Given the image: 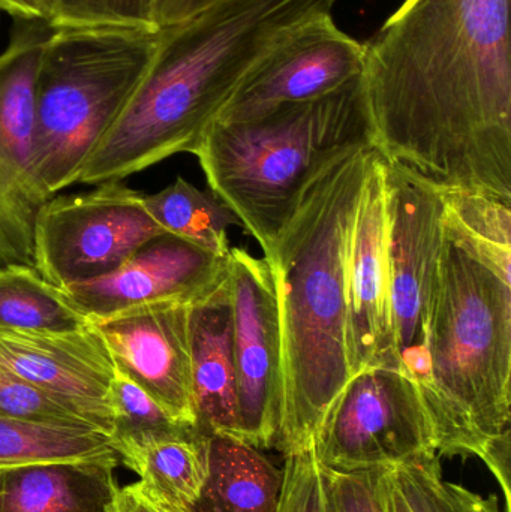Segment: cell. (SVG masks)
<instances>
[{"instance_id": "44dd1931", "label": "cell", "mask_w": 511, "mask_h": 512, "mask_svg": "<svg viewBox=\"0 0 511 512\" xmlns=\"http://www.w3.org/2000/svg\"><path fill=\"white\" fill-rule=\"evenodd\" d=\"M89 325L63 289L47 282L36 268H0V331L69 333Z\"/></svg>"}, {"instance_id": "f546056e", "label": "cell", "mask_w": 511, "mask_h": 512, "mask_svg": "<svg viewBox=\"0 0 511 512\" xmlns=\"http://www.w3.org/2000/svg\"><path fill=\"white\" fill-rule=\"evenodd\" d=\"M219 0H158L155 20L159 29L182 23Z\"/></svg>"}, {"instance_id": "7c38bea8", "label": "cell", "mask_w": 511, "mask_h": 512, "mask_svg": "<svg viewBox=\"0 0 511 512\" xmlns=\"http://www.w3.org/2000/svg\"><path fill=\"white\" fill-rule=\"evenodd\" d=\"M365 45L342 32L332 15L297 29L249 72L218 122L255 119L279 105L335 92L363 74Z\"/></svg>"}, {"instance_id": "8fae6325", "label": "cell", "mask_w": 511, "mask_h": 512, "mask_svg": "<svg viewBox=\"0 0 511 512\" xmlns=\"http://www.w3.org/2000/svg\"><path fill=\"white\" fill-rule=\"evenodd\" d=\"M237 439L275 447L281 427L282 343L275 277L264 258L230 251Z\"/></svg>"}, {"instance_id": "7402d4cb", "label": "cell", "mask_w": 511, "mask_h": 512, "mask_svg": "<svg viewBox=\"0 0 511 512\" xmlns=\"http://www.w3.org/2000/svg\"><path fill=\"white\" fill-rule=\"evenodd\" d=\"M144 206L165 233L219 256L230 255L228 228L242 227L233 210L210 189L200 191L183 177L158 194L144 195Z\"/></svg>"}, {"instance_id": "ac0fdd59", "label": "cell", "mask_w": 511, "mask_h": 512, "mask_svg": "<svg viewBox=\"0 0 511 512\" xmlns=\"http://www.w3.org/2000/svg\"><path fill=\"white\" fill-rule=\"evenodd\" d=\"M117 457L0 469V512H107Z\"/></svg>"}, {"instance_id": "4316f807", "label": "cell", "mask_w": 511, "mask_h": 512, "mask_svg": "<svg viewBox=\"0 0 511 512\" xmlns=\"http://www.w3.org/2000/svg\"><path fill=\"white\" fill-rule=\"evenodd\" d=\"M0 415L53 426H87L0 361Z\"/></svg>"}, {"instance_id": "ffe728a7", "label": "cell", "mask_w": 511, "mask_h": 512, "mask_svg": "<svg viewBox=\"0 0 511 512\" xmlns=\"http://www.w3.org/2000/svg\"><path fill=\"white\" fill-rule=\"evenodd\" d=\"M284 472L260 448L230 436L209 435V475L189 512H276Z\"/></svg>"}, {"instance_id": "30bf717a", "label": "cell", "mask_w": 511, "mask_h": 512, "mask_svg": "<svg viewBox=\"0 0 511 512\" xmlns=\"http://www.w3.org/2000/svg\"><path fill=\"white\" fill-rule=\"evenodd\" d=\"M47 21H20L0 54V268H35V228L53 195L36 170L33 86Z\"/></svg>"}, {"instance_id": "ba28073f", "label": "cell", "mask_w": 511, "mask_h": 512, "mask_svg": "<svg viewBox=\"0 0 511 512\" xmlns=\"http://www.w3.org/2000/svg\"><path fill=\"white\" fill-rule=\"evenodd\" d=\"M314 451L326 471H375L437 456V439L413 382L392 367H374L339 394Z\"/></svg>"}, {"instance_id": "f1b7e54d", "label": "cell", "mask_w": 511, "mask_h": 512, "mask_svg": "<svg viewBox=\"0 0 511 512\" xmlns=\"http://www.w3.org/2000/svg\"><path fill=\"white\" fill-rule=\"evenodd\" d=\"M387 472L389 469L362 472L323 469L330 512H386Z\"/></svg>"}, {"instance_id": "9c48e42d", "label": "cell", "mask_w": 511, "mask_h": 512, "mask_svg": "<svg viewBox=\"0 0 511 512\" xmlns=\"http://www.w3.org/2000/svg\"><path fill=\"white\" fill-rule=\"evenodd\" d=\"M165 233L147 212L144 194L122 180L87 194L51 197L35 228V268L65 288L113 273L141 246Z\"/></svg>"}, {"instance_id": "5b68a950", "label": "cell", "mask_w": 511, "mask_h": 512, "mask_svg": "<svg viewBox=\"0 0 511 512\" xmlns=\"http://www.w3.org/2000/svg\"><path fill=\"white\" fill-rule=\"evenodd\" d=\"M366 147H374V125L362 74L335 92L255 119L216 120L194 155L210 191L266 251L315 177Z\"/></svg>"}, {"instance_id": "1f68e13d", "label": "cell", "mask_w": 511, "mask_h": 512, "mask_svg": "<svg viewBox=\"0 0 511 512\" xmlns=\"http://www.w3.org/2000/svg\"><path fill=\"white\" fill-rule=\"evenodd\" d=\"M0 11L18 21H47L44 0H0Z\"/></svg>"}, {"instance_id": "cb8c5ba5", "label": "cell", "mask_w": 511, "mask_h": 512, "mask_svg": "<svg viewBox=\"0 0 511 512\" xmlns=\"http://www.w3.org/2000/svg\"><path fill=\"white\" fill-rule=\"evenodd\" d=\"M390 472L414 512H501L497 496L485 498L444 480L437 456L411 460Z\"/></svg>"}, {"instance_id": "e0dca14e", "label": "cell", "mask_w": 511, "mask_h": 512, "mask_svg": "<svg viewBox=\"0 0 511 512\" xmlns=\"http://www.w3.org/2000/svg\"><path fill=\"white\" fill-rule=\"evenodd\" d=\"M189 330L197 429L237 439L230 262L218 285L192 303Z\"/></svg>"}, {"instance_id": "7a4b0ae2", "label": "cell", "mask_w": 511, "mask_h": 512, "mask_svg": "<svg viewBox=\"0 0 511 512\" xmlns=\"http://www.w3.org/2000/svg\"><path fill=\"white\" fill-rule=\"evenodd\" d=\"M336 0H219L161 29L143 80L78 183L123 180L180 153L194 155L249 72Z\"/></svg>"}, {"instance_id": "3957f363", "label": "cell", "mask_w": 511, "mask_h": 512, "mask_svg": "<svg viewBox=\"0 0 511 512\" xmlns=\"http://www.w3.org/2000/svg\"><path fill=\"white\" fill-rule=\"evenodd\" d=\"M377 150H353L306 188L264 259L275 277L282 343L281 427L287 456L314 448L327 412L351 381L348 261Z\"/></svg>"}, {"instance_id": "6da1fadb", "label": "cell", "mask_w": 511, "mask_h": 512, "mask_svg": "<svg viewBox=\"0 0 511 512\" xmlns=\"http://www.w3.org/2000/svg\"><path fill=\"white\" fill-rule=\"evenodd\" d=\"M363 45L381 158L511 204L510 0H405Z\"/></svg>"}, {"instance_id": "9a60e30c", "label": "cell", "mask_w": 511, "mask_h": 512, "mask_svg": "<svg viewBox=\"0 0 511 512\" xmlns=\"http://www.w3.org/2000/svg\"><path fill=\"white\" fill-rule=\"evenodd\" d=\"M0 361L87 426L113 435L116 364L92 322L69 333L0 331Z\"/></svg>"}, {"instance_id": "d4e9b609", "label": "cell", "mask_w": 511, "mask_h": 512, "mask_svg": "<svg viewBox=\"0 0 511 512\" xmlns=\"http://www.w3.org/2000/svg\"><path fill=\"white\" fill-rule=\"evenodd\" d=\"M158 0H44L53 29L123 27L161 30L156 26Z\"/></svg>"}, {"instance_id": "4dcf8cb0", "label": "cell", "mask_w": 511, "mask_h": 512, "mask_svg": "<svg viewBox=\"0 0 511 512\" xmlns=\"http://www.w3.org/2000/svg\"><path fill=\"white\" fill-rule=\"evenodd\" d=\"M107 512H162L140 483L117 487Z\"/></svg>"}, {"instance_id": "2e32d148", "label": "cell", "mask_w": 511, "mask_h": 512, "mask_svg": "<svg viewBox=\"0 0 511 512\" xmlns=\"http://www.w3.org/2000/svg\"><path fill=\"white\" fill-rule=\"evenodd\" d=\"M230 255L210 254L162 234L141 246L113 273L72 283L63 292L89 321L146 304L195 303L227 274Z\"/></svg>"}, {"instance_id": "d6a6232c", "label": "cell", "mask_w": 511, "mask_h": 512, "mask_svg": "<svg viewBox=\"0 0 511 512\" xmlns=\"http://www.w3.org/2000/svg\"><path fill=\"white\" fill-rule=\"evenodd\" d=\"M386 512H414L408 504L404 493L399 489L396 481L393 480L392 472H387L386 484Z\"/></svg>"}, {"instance_id": "836d02e7", "label": "cell", "mask_w": 511, "mask_h": 512, "mask_svg": "<svg viewBox=\"0 0 511 512\" xmlns=\"http://www.w3.org/2000/svg\"><path fill=\"white\" fill-rule=\"evenodd\" d=\"M158 504V502H156ZM159 508H161L162 512H188L182 510H176V508L167 507V505L158 504Z\"/></svg>"}, {"instance_id": "8992f818", "label": "cell", "mask_w": 511, "mask_h": 512, "mask_svg": "<svg viewBox=\"0 0 511 512\" xmlns=\"http://www.w3.org/2000/svg\"><path fill=\"white\" fill-rule=\"evenodd\" d=\"M161 30L54 29L33 86L36 170L51 195L78 183L143 80Z\"/></svg>"}, {"instance_id": "484cf974", "label": "cell", "mask_w": 511, "mask_h": 512, "mask_svg": "<svg viewBox=\"0 0 511 512\" xmlns=\"http://www.w3.org/2000/svg\"><path fill=\"white\" fill-rule=\"evenodd\" d=\"M114 432L110 438L123 436H182L200 432L171 418L140 385L116 369L111 385Z\"/></svg>"}, {"instance_id": "277c9868", "label": "cell", "mask_w": 511, "mask_h": 512, "mask_svg": "<svg viewBox=\"0 0 511 512\" xmlns=\"http://www.w3.org/2000/svg\"><path fill=\"white\" fill-rule=\"evenodd\" d=\"M511 268L474 254L444 227L422 396L440 456H485L510 432Z\"/></svg>"}, {"instance_id": "5bb4252c", "label": "cell", "mask_w": 511, "mask_h": 512, "mask_svg": "<svg viewBox=\"0 0 511 512\" xmlns=\"http://www.w3.org/2000/svg\"><path fill=\"white\" fill-rule=\"evenodd\" d=\"M347 351L351 378L374 367L398 370L390 298L386 162L378 152L363 189L348 261Z\"/></svg>"}, {"instance_id": "603a6c76", "label": "cell", "mask_w": 511, "mask_h": 512, "mask_svg": "<svg viewBox=\"0 0 511 512\" xmlns=\"http://www.w3.org/2000/svg\"><path fill=\"white\" fill-rule=\"evenodd\" d=\"M108 457H117L110 438L92 427L30 423L0 415V469Z\"/></svg>"}, {"instance_id": "83f0119b", "label": "cell", "mask_w": 511, "mask_h": 512, "mask_svg": "<svg viewBox=\"0 0 511 512\" xmlns=\"http://www.w3.org/2000/svg\"><path fill=\"white\" fill-rule=\"evenodd\" d=\"M284 484L276 512H330L323 469L314 448L285 456Z\"/></svg>"}, {"instance_id": "4fadbf2b", "label": "cell", "mask_w": 511, "mask_h": 512, "mask_svg": "<svg viewBox=\"0 0 511 512\" xmlns=\"http://www.w3.org/2000/svg\"><path fill=\"white\" fill-rule=\"evenodd\" d=\"M191 306L185 301L146 304L90 322L101 333L116 369L140 385L171 418L197 429Z\"/></svg>"}, {"instance_id": "52a82bcc", "label": "cell", "mask_w": 511, "mask_h": 512, "mask_svg": "<svg viewBox=\"0 0 511 512\" xmlns=\"http://www.w3.org/2000/svg\"><path fill=\"white\" fill-rule=\"evenodd\" d=\"M386 176L396 363L422 399L431 381L429 333L443 249V194L387 162Z\"/></svg>"}, {"instance_id": "d6986e66", "label": "cell", "mask_w": 511, "mask_h": 512, "mask_svg": "<svg viewBox=\"0 0 511 512\" xmlns=\"http://www.w3.org/2000/svg\"><path fill=\"white\" fill-rule=\"evenodd\" d=\"M110 441L153 501L188 512L195 507L209 475V435L123 436Z\"/></svg>"}]
</instances>
